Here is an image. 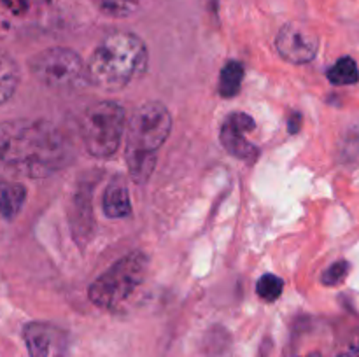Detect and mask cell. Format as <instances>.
<instances>
[{
    "instance_id": "17",
    "label": "cell",
    "mask_w": 359,
    "mask_h": 357,
    "mask_svg": "<svg viewBox=\"0 0 359 357\" xmlns=\"http://www.w3.org/2000/svg\"><path fill=\"white\" fill-rule=\"evenodd\" d=\"M98 9L111 18H128L139 7L140 0H95Z\"/></svg>"
},
{
    "instance_id": "11",
    "label": "cell",
    "mask_w": 359,
    "mask_h": 357,
    "mask_svg": "<svg viewBox=\"0 0 359 357\" xmlns=\"http://www.w3.org/2000/svg\"><path fill=\"white\" fill-rule=\"evenodd\" d=\"M23 340L30 357H49L53 329L44 322H28L23 328Z\"/></svg>"
},
{
    "instance_id": "13",
    "label": "cell",
    "mask_w": 359,
    "mask_h": 357,
    "mask_svg": "<svg viewBox=\"0 0 359 357\" xmlns=\"http://www.w3.org/2000/svg\"><path fill=\"white\" fill-rule=\"evenodd\" d=\"M18 84H20V66L6 51H0V105L13 98Z\"/></svg>"
},
{
    "instance_id": "4",
    "label": "cell",
    "mask_w": 359,
    "mask_h": 357,
    "mask_svg": "<svg viewBox=\"0 0 359 357\" xmlns=\"http://www.w3.org/2000/svg\"><path fill=\"white\" fill-rule=\"evenodd\" d=\"M147 266L149 259L144 252H128L91 284L88 289V298L95 307L102 310H118L142 286L147 275Z\"/></svg>"
},
{
    "instance_id": "18",
    "label": "cell",
    "mask_w": 359,
    "mask_h": 357,
    "mask_svg": "<svg viewBox=\"0 0 359 357\" xmlns=\"http://www.w3.org/2000/svg\"><path fill=\"white\" fill-rule=\"evenodd\" d=\"M349 262L347 261H337L333 262L332 266H330L328 270H326L325 273H323L321 276V282L325 284V286H339V284H342L344 280H346L347 273H349Z\"/></svg>"
},
{
    "instance_id": "6",
    "label": "cell",
    "mask_w": 359,
    "mask_h": 357,
    "mask_svg": "<svg viewBox=\"0 0 359 357\" xmlns=\"http://www.w3.org/2000/svg\"><path fill=\"white\" fill-rule=\"evenodd\" d=\"M30 72L51 91L72 93L90 84L88 65L74 49L49 48L30 59Z\"/></svg>"
},
{
    "instance_id": "3",
    "label": "cell",
    "mask_w": 359,
    "mask_h": 357,
    "mask_svg": "<svg viewBox=\"0 0 359 357\" xmlns=\"http://www.w3.org/2000/svg\"><path fill=\"white\" fill-rule=\"evenodd\" d=\"M172 130L170 111L160 102H146L132 114L126 128L125 158L128 174L137 184H146L156 167L160 147Z\"/></svg>"
},
{
    "instance_id": "15",
    "label": "cell",
    "mask_w": 359,
    "mask_h": 357,
    "mask_svg": "<svg viewBox=\"0 0 359 357\" xmlns=\"http://www.w3.org/2000/svg\"><path fill=\"white\" fill-rule=\"evenodd\" d=\"M326 76H328L330 83L335 84V86H347V84L358 83L359 70L353 58L344 56V58H340L339 62H335L330 66Z\"/></svg>"
},
{
    "instance_id": "12",
    "label": "cell",
    "mask_w": 359,
    "mask_h": 357,
    "mask_svg": "<svg viewBox=\"0 0 359 357\" xmlns=\"http://www.w3.org/2000/svg\"><path fill=\"white\" fill-rule=\"evenodd\" d=\"M27 200V189L21 182L0 181V216L7 220H13L21 212V206Z\"/></svg>"
},
{
    "instance_id": "2",
    "label": "cell",
    "mask_w": 359,
    "mask_h": 357,
    "mask_svg": "<svg viewBox=\"0 0 359 357\" xmlns=\"http://www.w3.org/2000/svg\"><path fill=\"white\" fill-rule=\"evenodd\" d=\"M86 65L90 84L104 91H119L147 72L149 52L139 35L114 31L95 48Z\"/></svg>"
},
{
    "instance_id": "7",
    "label": "cell",
    "mask_w": 359,
    "mask_h": 357,
    "mask_svg": "<svg viewBox=\"0 0 359 357\" xmlns=\"http://www.w3.org/2000/svg\"><path fill=\"white\" fill-rule=\"evenodd\" d=\"M276 49L283 59L293 65L312 62L318 55L319 37L307 24L291 21L279 30L276 37Z\"/></svg>"
},
{
    "instance_id": "22",
    "label": "cell",
    "mask_w": 359,
    "mask_h": 357,
    "mask_svg": "<svg viewBox=\"0 0 359 357\" xmlns=\"http://www.w3.org/2000/svg\"><path fill=\"white\" fill-rule=\"evenodd\" d=\"M307 357H323V356H319V354H311V356H307Z\"/></svg>"
},
{
    "instance_id": "14",
    "label": "cell",
    "mask_w": 359,
    "mask_h": 357,
    "mask_svg": "<svg viewBox=\"0 0 359 357\" xmlns=\"http://www.w3.org/2000/svg\"><path fill=\"white\" fill-rule=\"evenodd\" d=\"M244 80V66L241 62H228L219 74V91L221 97L233 98L237 97Z\"/></svg>"
},
{
    "instance_id": "8",
    "label": "cell",
    "mask_w": 359,
    "mask_h": 357,
    "mask_svg": "<svg viewBox=\"0 0 359 357\" xmlns=\"http://www.w3.org/2000/svg\"><path fill=\"white\" fill-rule=\"evenodd\" d=\"M255 128L256 122L251 115L245 112H233L224 119L219 132V140L231 156L238 158L245 163H255L259 149L245 139V133L252 132Z\"/></svg>"
},
{
    "instance_id": "21",
    "label": "cell",
    "mask_w": 359,
    "mask_h": 357,
    "mask_svg": "<svg viewBox=\"0 0 359 357\" xmlns=\"http://www.w3.org/2000/svg\"><path fill=\"white\" fill-rule=\"evenodd\" d=\"M339 357H359V343H354L349 349L344 350Z\"/></svg>"
},
{
    "instance_id": "10",
    "label": "cell",
    "mask_w": 359,
    "mask_h": 357,
    "mask_svg": "<svg viewBox=\"0 0 359 357\" xmlns=\"http://www.w3.org/2000/svg\"><path fill=\"white\" fill-rule=\"evenodd\" d=\"M72 212V231L74 237L79 244H84L90 238L93 230V219H91V195L90 189H81L74 198Z\"/></svg>"
},
{
    "instance_id": "20",
    "label": "cell",
    "mask_w": 359,
    "mask_h": 357,
    "mask_svg": "<svg viewBox=\"0 0 359 357\" xmlns=\"http://www.w3.org/2000/svg\"><path fill=\"white\" fill-rule=\"evenodd\" d=\"M300 126H302V114L300 112H293L290 118V126H287V130H290V133H298Z\"/></svg>"
},
{
    "instance_id": "16",
    "label": "cell",
    "mask_w": 359,
    "mask_h": 357,
    "mask_svg": "<svg viewBox=\"0 0 359 357\" xmlns=\"http://www.w3.org/2000/svg\"><path fill=\"white\" fill-rule=\"evenodd\" d=\"M284 289V280L280 276L273 275V273H266V275L259 276L258 284H256V293L266 303H273L280 298Z\"/></svg>"
},
{
    "instance_id": "9",
    "label": "cell",
    "mask_w": 359,
    "mask_h": 357,
    "mask_svg": "<svg viewBox=\"0 0 359 357\" xmlns=\"http://www.w3.org/2000/svg\"><path fill=\"white\" fill-rule=\"evenodd\" d=\"M104 212L111 219H125L132 214L128 188L121 177H116L109 182L104 192Z\"/></svg>"
},
{
    "instance_id": "5",
    "label": "cell",
    "mask_w": 359,
    "mask_h": 357,
    "mask_svg": "<svg viewBox=\"0 0 359 357\" xmlns=\"http://www.w3.org/2000/svg\"><path fill=\"white\" fill-rule=\"evenodd\" d=\"M125 107L116 100H102L90 105L81 119V139L93 158L114 156L125 133Z\"/></svg>"
},
{
    "instance_id": "1",
    "label": "cell",
    "mask_w": 359,
    "mask_h": 357,
    "mask_svg": "<svg viewBox=\"0 0 359 357\" xmlns=\"http://www.w3.org/2000/svg\"><path fill=\"white\" fill-rule=\"evenodd\" d=\"M70 154L65 135L51 122H0V177L7 181L48 177L69 163Z\"/></svg>"
},
{
    "instance_id": "19",
    "label": "cell",
    "mask_w": 359,
    "mask_h": 357,
    "mask_svg": "<svg viewBox=\"0 0 359 357\" xmlns=\"http://www.w3.org/2000/svg\"><path fill=\"white\" fill-rule=\"evenodd\" d=\"M4 4L16 14H21L23 10H27V0H4Z\"/></svg>"
}]
</instances>
